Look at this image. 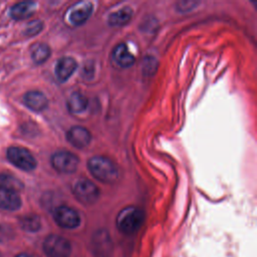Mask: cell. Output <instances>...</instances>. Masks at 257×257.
I'll return each mask as SVG.
<instances>
[{"label":"cell","mask_w":257,"mask_h":257,"mask_svg":"<svg viewBox=\"0 0 257 257\" xmlns=\"http://www.w3.org/2000/svg\"><path fill=\"white\" fill-rule=\"evenodd\" d=\"M15 257H33V256L29 255V254H26V253H20V254L16 255Z\"/></svg>","instance_id":"23"},{"label":"cell","mask_w":257,"mask_h":257,"mask_svg":"<svg viewBox=\"0 0 257 257\" xmlns=\"http://www.w3.org/2000/svg\"><path fill=\"white\" fill-rule=\"evenodd\" d=\"M36 3L32 1H21L12 5L9 9V16L14 20H23L34 14Z\"/></svg>","instance_id":"12"},{"label":"cell","mask_w":257,"mask_h":257,"mask_svg":"<svg viewBox=\"0 0 257 257\" xmlns=\"http://www.w3.org/2000/svg\"><path fill=\"white\" fill-rule=\"evenodd\" d=\"M76 67L77 63L72 57H61L55 65V76L60 82H64L73 74Z\"/></svg>","instance_id":"11"},{"label":"cell","mask_w":257,"mask_h":257,"mask_svg":"<svg viewBox=\"0 0 257 257\" xmlns=\"http://www.w3.org/2000/svg\"><path fill=\"white\" fill-rule=\"evenodd\" d=\"M158 66V62L154 57H147L144 60V73L146 74H153Z\"/></svg>","instance_id":"21"},{"label":"cell","mask_w":257,"mask_h":257,"mask_svg":"<svg viewBox=\"0 0 257 257\" xmlns=\"http://www.w3.org/2000/svg\"><path fill=\"white\" fill-rule=\"evenodd\" d=\"M22 201L17 192L0 188V209L16 211L20 209Z\"/></svg>","instance_id":"13"},{"label":"cell","mask_w":257,"mask_h":257,"mask_svg":"<svg viewBox=\"0 0 257 257\" xmlns=\"http://www.w3.org/2000/svg\"><path fill=\"white\" fill-rule=\"evenodd\" d=\"M6 157L12 165L25 172H31L37 166V162L33 155L30 153L29 150L23 147H9L7 149Z\"/></svg>","instance_id":"3"},{"label":"cell","mask_w":257,"mask_h":257,"mask_svg":"<svg viewBox=\"0 0 257 257\" xmlns=\"http://www.w3.org/2000/svg\"><path fill=\"white\" fill-rule=\"evenodd\" d=\"M43 28V23L42 21L38 20V19H35V20H32L30 22H28V24L26 25L23 33L25 36H28V37H32V36H35L37 35Z\"/></svg>","instance_id":"20"},{"label":"cell","mask_w":257,"mask_h":257,"mask_svg":"<svg viewBox=\"0 0 257 257\" xmlns=\"http://www.w3.org/2000/svg\"><path fill=\"white\" fill-rule=\"evenodd\" d=\"M90 174L102 183L111 184L118 177V171L114 163L106 157L94 156L87 162Z\"/></svg>","instance_id":"1"},{"label":"cell","mask_w":257,"mask_h":257,"mask_svg":"<svg viewBox=\"0 0 257 257\" xmlns=\"http://www.w3.org/2000/svg\"><path fill=\"white\" fill-rule=\"evenodd\" d=\"M19 225L26 232H37L41 228V221L37 215L29 214L19 219Z\"/></svg>","instance_id":"19"},{"label":"cell","mask_w":257,"mask_h":257,"mask_svg":"<svg viewBox=\"0 0 257 257\" xmlns=\"http://www.w3.org/2000/svg\"><path fill=\"white\" fill-rule=\"evenodd\" d=\"M0 188L18 193L20 190L24 188V185L14 175L8 172H2L0 173Z\"/></svg>","instance_id":"16"},{"label":"cell","mask_w":257,"mask_h":257,"mask_svg":"<svg viewBox=\"0 0 257 257\" xmlns=\"http://www.w3.org/2000/svg\"><path fill=\"white\" fill-rule=\"evenodd\" d=\"M50 53L49 46L43 42H36L30 47L31 59L35 64H42L45 62L49 58Z\"/></svg>","instance_id":"15"},{"label":"cell","mask_w":257,"mask_h":257,"mask_svg":"<svg viewBox=\"0 0 257 257\" xmlns=\"http://www.w3.org/2000/svg\"><path fill=\"white\" fill-rule=\"evenodd\" d=\"M13 236V230L7 224H0V242H6Z\"/></svg>","instance_id":"22"},{"label":"cell","mask_w":257,"mask_h":257,"mask_svg":"<svg viewBox=\"0 0 257 257\" xmlns=\"http://www.w3.org/2000/svg\"><path fill=\"white\" fill-rule=\"evenodd\" d=\"M112 60L120 67H128L134 64L135 57L124 43L117 44L111 53Z\"/></svg>","instance_id":"14"},{"label":"cell","mask_w":257,"mask_h":257,"mask_svg":"<svg viewBox=\"0 0 257 257\" xmlns=\"http://www.w3.org/2000/svg\"><path fill=\"white\" fill-rule=\"evenodd\" d=\"M86 106L87 99L78 91L73 92L67 99V108L71 113H80L86 108Z\"/></svg>","instance_id":"17"},{"label":"cell","mask_w":257,"mask_h":257,"mask_svg":"<svg viewBox=\"0 0 257 257\" xmlns=\"http://www.w3.org/2000/svg\"><path fill=\"white\" fill-rule=\"evenodd\" d=\"M23 102L29 109L36 112L44 110L48 105L47 97L39 90L27 91L23 96Z\"/></svg>","instance_id":"10"},{"label":"cell","mask_w":257,"mask_h":257,"mask_svg":"<svg viewBox=\"0 0 257 257\" xmlns=\"http://www.w3.org/2000/svg\"><path fill=\"white\" fill-rule=\"evenodd\" d=\"M43 250L48 257H68L71 253V244L66 238L51 234L45 238Z\"/></svg>","instance_id":"4"},{"label":"cell","mask_w":257,"mask_h":257,"mask_svg":"<svg viewBox=\"0 0 257 257\" xmlns=\"http://www.w3.org/2000/svg\"><path fill=\"white\" fill-rule=\"evenodd\" d=\"M133 15V11L130 7H124L119 9L113 13H111L108 17V24L111 26H121L125 25L130 22Z\"/></svg>","instance_id":"18"},{"label":"cell","mask_w":257,"mask_h":257,"mask_svg":"<svg viewBox=\"0 0 257 257\" xmlns=\"http://www.w3.org/2000/svg\"><path fill=\"white\" fill-rule=\"evenodd\" d=\"M144 222V213L137 207L128 206L123 208L116 217L117 229L123 234L137 232Z\"/></svg>","instance_id":"2"},{"label":"cell","mask_w":257,"mask_h":257,"mask_svg":"<svg viewBox=\"0 0 257 257\" xmlns=\"http://www.w3.org/2000/svg\"><path fill=\"white\" fill-rule=\"evenodd\" d=\"M0 257H2V255H1V254H0Z\"/></svg>","instance_id":"24"},{"label":"cell","mask_w":257,"mask_h":257,"mask_svg":"<svg viewBox=\"0 0 257 257\" xmlns=\"http://www.w3.org/2000/svg\"><path fill=\"white\" fill-rule=\"evenodd\" d=\"M92 12V5L89 2H78L73 5L69 13V21L73 25L83 24L90 16Z\"/></svg>","instance_id":"9"},{"label":"cell","mask_w":257,"mask_h":257,"mask_svg":"<svg viewBox=\"0 0 257 257\" xmlns=\"http://www.w3.org/2000/svg\"><path fill=\"white\" fill-rule=\"evenodd\" d=\"M73 194L78 202L84 205H91L95 203L99 196L98 188L88 180H79L73 187Z\"/></svg>","instance_id":"5"},{"label":"cell","mask_w":257,"mask_h":257,"mask_svg":"<svg viewBox=\"0 0 257 257\" xmlns=\"http://www.w3.org/2000/svg\"><path fill=\"white\" fill-rule=\"evenodd\" d=\"M67 141L75 148L82 149L86 147L91 140L90 133L83 126H72L66 134Z\"/></svg>","instance_id":"8"},{"label":"cell","mask_w":257,"mask_h":257,"mask_svg":"<svg viewBox=\"0 0 257 257\" xmlns=\"http://www.w3.org/2000/svg\"><path fill=\"white\" fill-rule=\"evenodd\" d=\"M55 223L64 229H74L80 224L78 213L68 206H58L53 212Z\"/></svg>","instance_id":"7"},{"label":"cell","mask_w":257,"mask_h":257,"mask_svg":"<svg viewBox=\"0 0 257 257\" xmlns=\"http://www.w3.org/2000/svg\"><path fill=\"white\" fill-rule=\"evenodd\" d=\"M51 165L59 173L71 174L77 169L78 158L70 152L59 151L52 155Z\"/></svg>","instance_id":"6"}]
</instances>
